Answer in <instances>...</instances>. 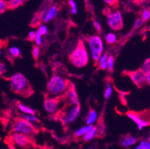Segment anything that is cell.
I'll return each mask as SVG.
<instances>
[{
	"label": "cell",
	"mask_w": 150,
	"mask_h": 149,
	"mask_svg": "<svg viewBox=\"0 0 150 149\" xmlns=\"http://www.w3.org/2000/svg\"><path fill=\"white\" fill-rule=\"evenodd\" d=\"M71 84L67 79L58 75H54L50 78L46 86V92L48 97H59L64 95Z\"/></svg>",
	"instance_id": "obj_1"
},
{
	"label": "cell",
	"mask_w": 150,
	"mask_h": 149,
	"mask_svg": "<svg viewBox=\"0 0 150 149\" xmlns=\"http://www.w3.org/2000/svg\"><path fill=\"white\" fill-rule=\"evenodd\" d=\"M11 90L14 93L23 96H29L32 94V88L30 85L28 79L23 73L17 72L9 78Z\"/></svg>",
	"instance_id": "obj_2"
},
{
	"label": "cell",
	"mask_w": 150,
	"mask_h": 149,
	"mask_svg": "<svg viewBox=\"0 0 150 149\" xmlns=\"http://www.w3.org/2000/svg\"><path fill=\"white\" fill-rule=\"evenodd\" d=\"M89 53L84 42L82 40H79L74 50L69 54V61L75 67L83 68L89 63Z\"/></svg>",
	"instance_id": "obj_3"
},
{
	"label": "cell",
	"mask_w": 150,
	"mask_h": 149,
	"mask_svg": "<svg viewBox=\"0 0 150 149\" xmlns=\"http://www.w3.org/2000/svg\"><path fill=\"white\" fill-rule=\"evenodd\" d=\"M81 113V105H65L61 111L58 113V117L63 125H69L78 119Z\"/></svg>",
	"instance_id": "obj_4"
},
{
	"label": "cell",
	"mask_w": 150,
	"mask_h": 149,
	"mask_svg": "<svg viewBox=\"0 0 150 149\" xmlns=\"http://www.w3.org/2000/svg\"><path fill=\"white\" fill-rule=\"evenodd\" d=\"M88 49L94 64H97L102 54L104 53V44L102 37L99 35H94L87 38Z\"/></svg>",
	"instance_id": "obj_5"
},
{
	"label": "cell",
	"mask_w": 150,
	"mask_h": 149,
	"mask_svg": "<svg viewBox=\"0 0 150 149\" xmlns=\"http://www.w3.org/2000/svg\"><path fill=\"white\" fill-rule=\"evenodd\" d=\"M64 102L66 103L64 95L59 97H48L46 96L43 107L46 112L48 114L54 116L57 115L64 107Z\"/></svg>",
	"instance_id": "obj_6"
},
{
	"label": "cell",
	"mask_w": 150,
	"mask_h": 149,
	"mask_svg": "<svg viewBox=\"0 0 150 149\" xmlns=\"http://www.w3.org/2000/svg\"><path fill=\"white\" fill-rule=\"evenodd\" d=\"M11 131L12 133H23L31 136L35 134L38 130L33 124L28 122L23 118H19L13 121Z\"/></svg>",
	"instance_id": "obj_7"
},
{
	"label": "cell",
	"mask_w": 150,
	"mask_h": 149,
	"mask_svg": "<svg viewBox=\"0 0 150 149\" xmlns=\"http://www.w3.org/2000/svg\"><path fill=\"white\" fill-rule=\"evenodd\" d=\"M9 144L15 147L28 148L32 146L33 141L31 136L19 133H12L9 136Z\"/></svg>",
	"instance_id": "obj_8"
},
{
	"label": "cell",
	"mask_w": 150,
	"mask_h": 149,
	"mask_svg": "<svg viewBox=\"0 0 150 149\" xmlns=\"http://www.w3.org/2000/svg\"><path fill=\"white\" fill-rule=\"evenodd\" d=\"M106 22L112 31H120L123 28V18L120 11H114L107 13Z\"/></svg>",
	"instance_id": "obj_9"
},
{
	"label": "cell",
	"mask_w": 150,
	"mask_h": 149,
	"mask_svg": "<svg viewBox=\"0 0 150 149\" xmlns=\"http://www.w3.org/2000/svg\"><path fill=\"white\" fill-rule=\"evenodd\" d=\"M128 76L133 81L134 84L139 88L143 87L145 84H146V74L144 73L140 69L129 72Z\"/></svg>",
	"instance_id": "obj_10"
},
{
	"label": "cell",
	"mask_w": 150,
	"mask_h": 149,
	"mask_svg": "<svg viewBox=\"0 0 150 149\" xmlns=\"http://www.w3.org/2000/svg\"><path fill=\"white\" fill-rule=\"evenodd\" d=\"M66 104L70 105H79V95H78L75 86L71 84L70 87L68 89L66 93L64 95Z\"/></svg>",
	"instance_id": "obj_11"
},
{
	"label": "cell",
	"mask_w": 150,
	"mask_h": 149,
	"mask_svg": "<svg viewBox=\"0 0 150 149\" xmlns=\"http://www.w3.org/2000/svg\"><path fill=\"white\" fill-rule=\"evenodd\" d=\"M127 116L130 119H132L134 122L135 123L136 125L138 128V130H140V131L143 130L144 127L149 126L150 125L149 121L144 119L138 113H134V112H129V113H127Z\"/></svg>",
	"instance_id": "obj_12"
},
{
	"label": "cell",
	"mask_w": 150,
	"mask_h": 149,
	"mask_svg": "<svg viewBox=\"0 0 150 149\" xmlns=\"http://www.w3.org/2000/svg\"><path fill=\"white\" fill-rule=\"evenodd\" d=\"M58 6L55 5H53L50 6V8L46 11H44L43 13H42L43 16V21L44 23H48L51 21L53 19L55 18L58 15Z\"/></svg>",
	"instance_id": "obj_13"
},
{
	"label": "cell",
	"mask_w": 150,
	"mask_h": 149,
	"mask_svg": "<svg viewBox=\"0 0 150 149\" xmlns=\"http://www.w3.org/2000/svg\"><path fill=\"white\" fill-rule=\"evenodd\" d=\"M137 141V139L134 136H132L131 135H125L121 138L120 144L122 147L128 148L136 144Z\"/></svg>",
	"instance_id": "obj_14"
},
{
	"label": "cell",
	"mask_w": 150,
	"mask_h": 149,
	"mask_svg": "<svg viewBox=\"0 0 150 149\" xmlns=\"http://www.w3.org/2000/svg\"><path fill=\"white\" fill-rule=\"evenodd\" d=\"M93 125H84V126L81 127L78 130H76V131L73 133V136H74L76 139H79V138L82 137L85 133H87L89 131H91L93 128Z\"/></svg>",
	"instance_id": "obj_15"
},
{
	"label": "cell",
	"mask_w": 150,
	"mask_h": 149,
	"mask_svg": "<svg viewBox=\"0 0 150 149\" xmlns=\"http://www.w3.org/2000/svg\"><path fill=\"white\" fill-rule=\"evenodd\" d=\"M98 119V114L96 110L91 109L88 112L87 118H86V123L88 125H93V124Z\"/></svg>",
	"instance_id": "obj_16"
},
{
	"label": "cell",
	"mask_w": 150,
	"mask_h": 149,
	"mask_svg": "<svg viewBox=\"0 0 150 149\" xmlns=\"http://www.w3.org/2000/svg\"><path fill=\"white\" fill-rule=\"evenodd\" d=\"M97 135H98L97 128H96V126H94L91 131H88V133H85V134L82 136L83 141L87 142V143H88V142L91 141V140L93 139L96 136H97Z\"/></svg>",
	"instance_id": "obj_17"
},
{
	"label": "cell",
	"mask_w": 150,
	"mask_h": 149,
	"mask_svg": "<svg viewBox=\"0 0 150 149\" xmlns=\"http://www.w3.org/2000/svg\"><path fill=\"white\" fill-rule=\"evenodd\" d=\"M17 108H18V110H20V112H22L23 114H36V111H35L33 108H31V107L28 106V105H25V104L23 103L17 104Z\"/></svg>",
	"instance_id": "obj_18"
},
{
	"label": "cell",
	"mask_w": 150,
	"mask_h": 149,
	"mask_svg": "<svg viewBox=\"0 0 150 149\" xmlns=\"http://www.w3.org/2000/svg\"><path fill=\"white\" fill-rule=\"evenodd\" d=\"M108 57V54L107 52H104L102 54L96 64L98 66V69H101V70H107Z\"/></svg>",
	"instance_id": "obj_19"
},
{
	"label": "cell",
	"mask_w": 150,
	"mask_h": 149,
	"mask_svg": "<svg viewBox=\"0 0 150 149\" xmlns=\"http://www.w3.org/2000/svg\"><path fill=\"white\" fill-rule=\"evenodd\" d=\"M8 53L10 55V57L13 58H17L21 56V51L20 49L17 46H11L8 50Z\"/></svg>",
	"instance_id": "obj_20"
},
{
	"label": "cell",
	"mask_w": 150,
	"mask_h": 149,
	"mask_svg": "<svg viewBox=\"0 0 150 149\" xmlns=\"http://www.w3.org/2000/svg\"><path fill=\"white\" fill-rule=\"evenodd\" d=\"M113 94V87L110 82H107L105 85V89L104 92V97L105 99L108 100L110 99V97L112 96Z\"/></svg>",
	"instance_id": "obj_21"
},
{
	"label": "cell",
	"mask_w": 150,
	"mask_h": 149,
	"mask_svg": "<svg viewBox=\"0 0 150 149\" xmlns=\"http://www.w3.org/2000/svg\"><path fill=\"white\" fill-rule=\"evenodd\" d=\"M114 63H115V58L112 54H108L107 61V70L109 72H112L114 69Z\"/></svg>",
	"instance_id": "obj_22"
},
{
	"label": "cell",
	"mask_w": 150,
	"mask_h": 149,
	"mask_svg": "<svg viewBox=\"0 0 150 149\" xmlns=\"http://www.w3.org/2000/svg\"><path fill=\"white\" fill-rule=\"evenodd\" d=\"M105 42L108 43V45H112L114 44V43L117 42V35L114 34V33H108L107 35H105Z\"/></svg>",
	"instance_id": "obj_23"
},
{
	"label": "cell",
	"mask_w": 150,
	"mask_h": 149,
	"mask_svg": "<svg viewBox=\"0 0 150 149\" xmlns=\"http://www.w3.org/2000/svg\"><path fill=\"white\" fill-rule=\"evenodd\" d=\"M8 3V7L10 9H14L20 5H23L25 2V0H7Z\"/></svg>",
	"instance_id": "obj_24"
},
{
	"label": "cell",
	"mask_w": 150,
	"mask_h": 149,
	"mask_svg": "<svg viewBox=\"0 0 150 149\" xmlns=\"http://www.w3.org/2000/svg\"><path fill=\"white\" fill-rule=\"evenodd\" d=\"M24 119L26 120L28 122L31 123V124H36V123L39 122V119L37 117L36 115H31V114H23V117Z\"/></svg>",
	"instance_id": "obj_25"
},
{
	"label": "cell",
	"mask_w": 150,
	"mask_h": 149,
	"mask_svg": "<svg viewBox=\"0 0 150 149\" xmlns=\"http://www.w3.org/2000/svg\"><path fill=\"white\" fill-rule=\"evenodd\" d=\"M31 54H32V57L35 61L39 59L40 55V48L38 46H34L32 48V51H31Z\"/></svg>",
	"instance_id": "obj_26"
},
{
	"label": "cell",
	"mask_w": 150,
	"mask_h": 149,
	"mask_svg": "<svg viewBox=\"0 0 150 149\" xmlns=\"http://www.w3.org/2000/svg\"><path fill=\"white\" fill-rule=\"evenodd\" d=\"M68 5L70 7L71 13L76 14L78 13V7L76 1L75 0H68Z\"/></svg>",
	"instance_id": "obj_27"
},
{
	"label": "cell",
	"mask_w": 150,
	"mask_h": 149,
	"mask_svg": "<svg viewBox=\"0 0 150 149\" xmlns=\"http://www.w3.org/2000/svg\"><path fill=\"white\" fill-rule=\"evenodd\" d=\"M140 69L146 74L150 72V57L144 61V64H142Z\"/></svg>",
	"instance_id": "obj_28"
},
{
	"label": "cell",
	"mask_w": 150,
	"mask_h": 149,
	"mask_svg": "<svg viewBox=\"0 0 150 149\" xmlns=\"http://www.w3.org/2000/svg\"><path fill=\"white\" fill-rule=\"evenodd\" d=\"M8 3L7 0H0V14L5 13L7 10H8Z\"/></svg>",
	"instance_id": "obj_29"
},
{
	"label": "cell",
	"mask_w": 150,
	"mask_h": 149,
	"mask_svg": "<svg viewBox=\"0 0 150 149\" xmlns=\"http://www.w3.org/2000/svg\"><path fill=\"white\" fill-rule=\"evenodd\" d=\"M140 18L144 22H146L148 20H150V10L148 8H146L144 9L141 13V16H140Z\"/></svg>",
	"instance_id": "obj_30"
},
{
	"label": "cell",
	"mask_w": 150,
	"mask_h": 149,
	"mask_svg": "<svg viewBox=\"0 0 150 149\" xmlns=\"http://www.w3.org/2000/svg\"><path fill=\"white\" fill-rule=\"evenodd\" d=\"M37 31H38V33H40L42 36H44V35H46L48 34L49 30L46 25H40V26L38 27Z\"/></svg>",
	"instance_id": "obj_31"
},
{
	"label": "cell",
	"mask_w": 150,
	"mask_h": 149,
	"mask_svg": "<svg viewBox=\"0 0 150 149\" xmlns=\"http://www.w3.org/2000/svg\"><path fill=\"white\" fill-rule=\"evenodd\" d=\"M35 43L36 44V46H41L42 43H43V36L40 35V33H38L36 31V35H35Z\"/></svg>",
	"instance_id": "obj_32"
},
{
	"label": "cell",
	"mask_w": 150,
	"mask_h": 149,
	"mask_svg": "<svg viewBox=\"0 0 150 149\" xmlns=\"http://www.w3.org/2000/svg\"><path fill=\"white\" fill-rule=\"evenodd\" d=\"M93 27H94V28H95L96 31H97V32L99 33V34L102 33V25H101L100 23H99V22L97 21V20H94L93 21Z\"/></svg>",
	"instance_id": "obj_33"
},
{
	"label": "cell",
	"mask_w": 150,
	"mask_h": 149,
	"mask_svg": "<svg viewBox=\"0 0 150 149\" xmlns=\"http://www.w3.org/2000/svg\"><path fill=\"white\" fill-rule=\"evenodd\" d=\"M144 22L141 20V18H137L136 19L135 22H134V28L135 29H138V28H141L142 25H144Z\"/></svg>",
	"instance_id": "obj_34"
},
{
	"label": "cell",
	"mask_w": 150,
	"mask_h": 149,
	"mask_svg": "<svg viewBox=\"0 0 150 149\" xmlns=\"http://www.w3.org/2000/svg\"><path fill=\"white\" fill-rule=\"evenodd\" d=\"M7 71V66L3 62L0 61V76H3L4 74Z\"/></svg>",
	"instance_id": "obj_35"
},
{
	"label": "cell",
	"mask_w": 150,
	"mask_h": 149,
	"mask_svg": "<svg viewBox=\"0 0 150 149\" xmlns=\"http://www.w3.org/2000/svg\"><path fill=\"white\" fill-rule=\"evenodd\" d=\"M35 35H36V31H29V33H28V40H31V41L35 40Z\"/></svg>",
	"instance_id": "obj_36"
},
{
	"label": "cell",
	"mask_w": 150,
	"mask_h": 149,
	"mask_svg": "<svg viewBox=\"0 0 150 149\" xmlns=\"http://www.w3.org/2000/svg\"><path fill=\"white\" fill-rule=\"evenodd\" d=\"M105 2V3L108 5H110V6H113V5H115L117 3V0H103Z\"/></svg>",
	"instance_id": "obj_37"
},
{
	"label": "cell",
	"mask_w": 150,
	"mask_h": 149,
	"mask_svg": "<svg viewBox=\"0 0 150 149\" xmlns=\"http://www.w3.org/2000/svg\"><path fill=\"white\" fill-rule=\"evenodd\" d=\"M146 84L150 86V72L146 74Z\"/></svg>",
	"instance_id": "obj_38"
},
{
	"label": "cell",
	"mask_w": 150,
	"mask_h": 149,
	"mask_svg": "<svg viewBox=\"0 0 150 149\" xmlns=\"http://www.w3.org/2000/svg\"><path fill=\"white\" fill-rule=\"evenodd\" d=\"M132 1H133V2H135V3H140V2H144L146 0H132Z\"/></svg>",
	"instance_id": "obj_39"
},
{
	"label": "cell",
	"mask_w": 150,
	"mask_h": 149,
	"mask_svg": "<svg viewBox=\"0 0 150 149\" xmlns=\"http://www.w3.org/2000/svg\"><path fill=\"white\" fill-rule=\"evenodd\" d=\"M8 149H18L17 147H15L14 145H12L9 144L8 146Z\"/></svg>",
	"instance_id": "obj_40"
},
{
	"label": "cell",
	"mask_w": 150,
	"mask_h": 149,
	"mask_svg": "<svg viewBox=\"0 0 150 149\" xmlns=\"http://www.w3.org/2000/svg\"><path fill=\"white\" fill-rule=\"evenodd\" d=\"M134 149H143V148H142V146L140 145H137Z\"/></svg>",
	"instance_id": "obj_41"
},
{
	"label": "cell",
	"mask_w": 150,
	"mask_h": 149,
	"mask_svg": "<svg viewBox=\"0 0 150 149\" xmlns=\"http://www.w3.org/2000/svg\"><path fill=\"white\" fill-rule=\"evenodd\" d=\"M2 50L0 49V56L2 55Z\"/></svg>",
	"instance_id": "obj_42"
},
{
	"label": "cell",
	"mask_w": 150,
	"mask_h": 149,
	"mask_svg": "<svg viewBox=\"0 0 150 149\" xmlns=\"http://www.w3.org/2000/svg\"><path fill=\"white\" fill-rule=\"evenodd\" d=\"M148 142L150 143V136H149V138H148Z\"/></svg>",
	"instance_id": "obj_43"
},
{
	"label": "cell",
	"mask_w": 150,
	"mask_h": 149,
	"mask_svg": "<svg viewBox=\"0 0 150 149\" xmlns=\"http://www.w3.org/2000/svg\"><path fill=\"white\" fill-rule=\"evenodd\" d=\"M88 149H94V148H89Z\"/></svg>",
	"instance_id": "obj_44"
}]
</instances>
